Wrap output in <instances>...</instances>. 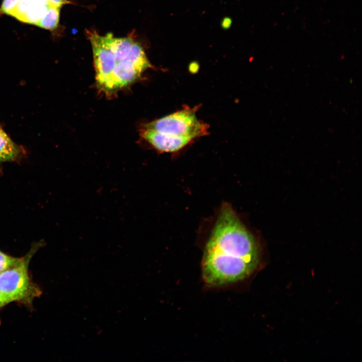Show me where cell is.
<instances>
[{
    "instance_id": "obj_2",
    "label": "cell",
    "mask_w": 362,
    "mask_h": 362,
    "mask_svg": "<svg viewBox=\"0 0 362 362\" xmlns=\"http://www.w3.org/2000/svg\"><path fill=\"white\" fill-rule=\"evenodd\" d=\"M39 245H35L20 263L0 273V291L10 302L29 303L40 294L39 289L31 281L28 269L30 260Z\"/></svg>"
},
{
    "instance_id": "obj_3",
    "label": "cell",
    "mask_w": 362,
    "mask_h": 362,
    "mask_svg": "<svg viewBox=\"0 0 362 362\" xmlns=\"http://www.w3.org/2000/svg\"><path fill=\"white\" fill-rule=\"evenodd\" d=\"M208 127L197 119L192 109H184L145 125L158 132L192 139L206 135Z\"/></svg>"
},
{
    "instance_id": "obj_7",
    "label": "cell",
    "mask_w": 362,
    "mask_h": 362,
    "mask_svg": "<svg viewBox=\"0 0 362 362\" xmlns=\"http://www.w3.org/2000/svg\"><path fill=\"white\" fill-rule=\"evenodd\" d=\"M21 149L0 128V161L16 159Z\"/></svg>"
},
{
    "instance_id": "obj_13",
    "label": "cell",
    "mask_w": 362,
    "mask_h": 362,
    "mask_svg": "<svg viewBox=\"0 0 362 362\" xmlns=\"http://www.w3.org/2000/svg\"><path fill=\"white\" fill-rule=\"evenodd\" d=\"M232 24V20L230 17H224L221 21L220 26L222 29L228 30L230 28Z\"/></svg>"
},
{
    "instance_id": "obj_15",
    "label": "cell",
    "mask_w": 362,
    "mask_h": 362,
    "mask_svg": "<svg viewBox=\"0 0 362 362\" xmlns=\"http://www.w3.org/2000/svg\"><path fill=\"white\" fill-rule=\"evenodd\" d=\"M10 301L7 298V297L0 291V308L5 306Z\"/></svg>"
},
{
    "instance_id": "obj_9",
    "label": "cell",
    "mask_w": 362,
    "mask_h": 362,
    "mask_svg": "<svg viewBox=\"0 0 362 362\" xmlns=\"http://www.w3.org/2000/svg\"><path fill=\"white\" fill-rule=\"evenodd\" d=\"M124 61L130 62L142 72L151 67V64L143 49L139 43L135 42L132 44L129 54Z\"/></svg>"
},
{
    "instance_id": "obj_12",
    "label": "cell",
    "mask_w": 362,
    "mask_h": 362,
    "mask_svg": "<svg viewBox=\"0 0 362 362\" xmlns=\"http://www.w3.org/2000/svg\"><path fill=\"white\" fill-rule=\"evenodd\" d=\"M20 0H3L0 7V14L11 16Z\"/></svg>"
},
{
    "instance_id": "obj_5",
    "label": "cell",
    "mask_w": 362,
    "mask_h": 362,
    "mask_svg": "<svg viewBox=\"0 0 362 362\" xmlns=\"http://www.w3.org/2000/svg\"><path fill=\"white\" fill-rule=\"evenodd\" d=\"M142 136L156 149L165 152H173L184 147L193 139L189 137L170 135L145 128Z\"/></svg>"
},
{
    "instance_id": "obj_16",
    "label": "cell",
    "mask_w": 362,
    "mask_h": 362,
    "mask_svg": "<svg viewBox=\"0 0 362 362\" xmlns=\"http://www.w3.org/2000/svg\"><path fill=\"white\" fill-rule=\"evenodd\" d=\"M198 68V64L197 62H193L190 65V69H196L197 70Z\"/></svg>"
},
{
    "instance_id": "obj_14",
    "label": "cell",
    "mask_w": 362,
    "mask_h": 362,
    "mask_svg": "<svg viewBox=\"0 0 362 362\" xmlns=\"http://www.w3.org/2000/svg\"><path fill=\"white\" fill-rule=\"evenodd\" d=\"M51 5L61 7L63 5L69 4L70 2L67 0H48Z\"/></svg>"
},
{
    "instance_id": "obj_6",
    "label": "cell",
    "mask_w": 362,
    "mask_h": 362,
    "mask_svg": "<svg viewBox=\"0 0 362 362\" xmlns=\"http://www.w3.org/2000/svg\"><path fill=\"white\" fill-rule=\"evenodd\" d=\"M49 5L32 0H20L12 16L21 22L36 25L46 13Z\"/></svg>"
},
{
    "instance_id": "obj_8",
    "label": "cell",
    "mask_w": 362,
    "mask_h": 362,
    "mask_svg": "<svg viewBox=\"0 0 362 362\" xmlns=\"http://www.w3.org/2000/svg\"><path fill=\"white\" fill-rule=\"evenodd\" d=\"M134 42L130 37L115 38L110 33V45L115 56L117 63L126 58Z\"/></svg>"
},
{
    "instance_id": "obj_10",
    "label": "cell",
    "mask_w": 362,
    "mask_h": 362,
    "mask_svg": "<svg viewBox=\"0 0 362 362\" xmlns=\"http://www.w3.org/2000/svg\"><path fill=\"white\" fill-rule=\"evenodd\" d=\"M60 8L50 4L45 14L36 25L46 30L55 29L59 22Z\"/></svg>"
},
{
    "instance_id": "obj_4",
    "label": "cell",
    "mask_w": 362,
    "mask_h": 362,
    "mask_svg": "<svg viewBox=\"0 0 362 362\" xmlns=\"http://www.w3.org/2000/svg\"><path fill=\"white\" fill-rule=\"evenodd\" d=\"M87 34L92 46L97 84L101 89L106 92L117 64L110 45V33L104 36L96 32L88 31Z\"/></svg>"
},
{
    "instance_id": "obj_11",
    "label": "cell",
    "mask_w": 362,
    "mask_h": 362,
    "mask_svg": "<svg viewBox=\"0 0 362 362\" xmlns=\"http://www.w3.org/2000/svg\"><path fill=\"white\" fill-rule=\"evenodd\" d=\"M22 258H16L9 256L0 251V273L19 263Z\"/></svg>"
},
{
    "instance_id": "obj_1",
    "label": "cell",
    "mask_w": 362,
    "mask_h": 362,
    "mask_svg": "<svg viewBox=\"0 0 362 362\" xmlns=\"http://www.w3.org/2000/svg\"><path fill=\"white\" fill-rule=\"evenodd\" d=\"M260 248L233 208L224 204L205 245L202 261L204 281L213 287L242 281L257 267Z\"/></svg>"
}]
</instances>
